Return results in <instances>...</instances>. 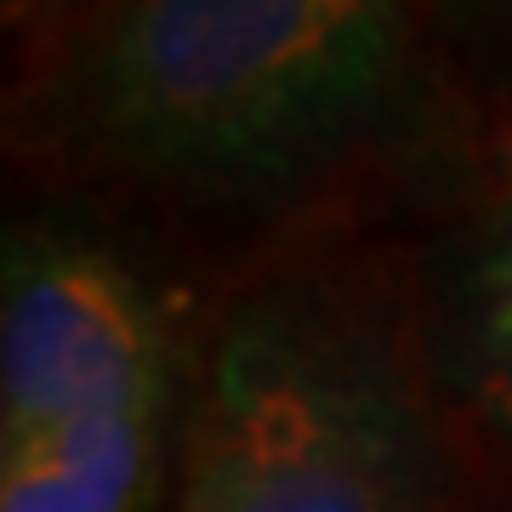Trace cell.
<instances>
[{"label": "cell", "mask_w": 512, "mask_h": 512, "mask_svg": "<svg viewBox=\"0 0 512 512\" xmlns=\"http://www.w3.org/2000/svg\"><path fill=\"white\" fill-rule=\"evenodd\" d=\"M171 512H183V507H171Z\"/></svg>", "instance_id": "9"}, {"label": "cell", "mask_w": 512, "mask_h": 512, "mask_svg": "<svg viewBox=\"0 0 512 512\" xmlns=\"http://www.w3.org/2000/svg\"><path fill=\"white\" fill-rule=\"evenodd\" d=\"M410 319L439 399L512 450V183L427 245Z\"/></svg>", "instance_id": "4"}, {"label": "cell", "mask_w": 512, "mask_h": 512, "mask_svg": "<svg viewBox=\"0 0 512 512\" xmlns=\"http://www.w3.org/2000/svg\"><path fill=\"white\" fill-rule=\"evenodd\" d=\"M165 427L171 416H114L0 444V512H154Z\"/></svg>", "instance_id": "5"}, {"label": "cell", "mask_w": 512, "mask_h": 512, "mask_svg": "<svg viewBox=\"0 0 512 512\" xmlns=\"http://www.w3.org/2000/svg\"><path fill=\"white\" fill-rule=\"evenodd\" d=\"M467 69L512 97V0H427Z\"/></svg>", "instance_id": "6"}, {"label": "cell", "mask_w": 512, "mask_h": 512, "mask_svg": "<svg viewBox=\"0 0 512 512\" xmlns=\"http://www.w3.org/2000/svg\"><path fill=\"white\" fill-rule=\"evenodd\" d=\"M29 6L35 0H6V18H29Z\"/></svg>", "instance_id": "8"}, {"label": "cell", "mask_w": 512, "mask_h": 512, "mask_svg": "<svg viewBox=\"0 0 512 512\" xmlns=\"http://www.w3.org/2000/svg\"><path fill=\"white\" fill-rule=\"evenodd\" d=\"M421 0H92L46 23L18 148L200 222L274 217L399 143Z\"/></svg>", "instance_id": "1"}, {"label": "cell", "mask_w": 512, "mask_h": 512, "mask_svg": "<svg viewBox=\"0 0 512 512\" xmlns=\"http://www.w3.org/2000/svg\"><path fill=\"white\" fill-rule=\"evenodd\" d=\"M80 6H92V0H35V6H29V18L52 23V18H63V12H80Z\"/></svg>", "instance_id": "7"}, {"label": "cell", "mask_w": 512, "mask_h": 512, "mask_svg": "<svg viewBox=\"0 0 512 512\" xmlns=\"http://www.w3.org/2000/svg\"><path fill=\"white\" fill-rule=\"evenodd\" d=\"M177 393V313L126 256L69 222L12 228L0 274V444L80 421L171 416Z\"/></svg>", "instance_id": "3"}, {"label": "cell", "mask_w": 512, "mask_h": 512, "mask_svg": "<svg viewBox=\"0 0 512 512\" xmlns=\"http://www.w3.org/2000/svg\"><path fill=\"white\" fill-rule=\"evenodd\" d=\"M450 444L410 296L302 268L222 319L183 512H444Z\"/></svg>", "instance_id": "2"}]
</instances>
